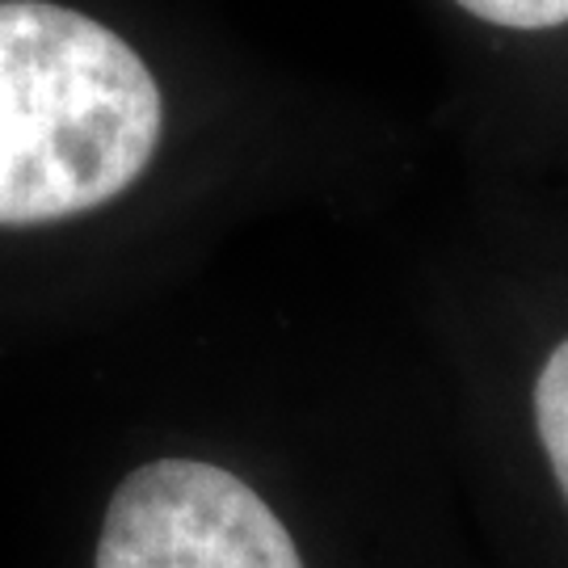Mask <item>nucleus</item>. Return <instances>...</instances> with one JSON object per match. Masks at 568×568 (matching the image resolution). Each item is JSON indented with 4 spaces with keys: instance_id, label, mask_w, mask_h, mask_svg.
Wrapping results in <instances>:
<instances>
[{
    "instance_id": "obj_1",
    "label": "nucleus",
    "mask_w": 568,
    "mask_h": 568,
    "mask_svg": "<svg viewBox=\"0 0 568 568\" xmlns=\"http://www.w3.org/2000/svg\"><path fill=\"white\" fill-rule=\"evenodd\" d=\"M161 126V84L110 26L0 0V227L114 203L152 164Z\"/></svg>"
},
{
    "instance_id": "obj_2",
    "label": "nucleus",
    "mask_w": 568,
    "mask_h": 568,
    "mask_svg": "<svg viewBox=\"0 0 568 568\" xmlns=\"http://www.w3.org/2000/svg\"><path fill=\"white\" fill-rule=\"evenodd\" d=\"M93 568H304L283 518L203 459L135 467L110 497Z\"/></svg>"
},
{
    "instance_id": "obj_3",
    "label": "nucleus",
    "mask_w": 568,
    "mask_h": 568,
    "mask_svg": "<svg viewBox=\"0 0 568 568\" xmlns=\"http://www.w3.org/2000/svg\"><path fill=\"white\" fill-rule=\"evenodd\" d=\"M535 429H539V447L548 455L551 476L568 501V337L548 354V363L535 379Z\"/></svg>"
},
{
    "instance_id": "obj_4",
    "label": "nucleus",
    "mask_w": 568,
    "mask_h": 568,
    "mask_svg": "<svg viewBox=\"0 0 568 568\" xmlns=\"http://www.w3.org/2000/svg\"><path fill=\"white\" fill-rule=\"evenodd\" d=\"M471 18L501 30H556L568 26V0H455Z\"/></svg>"
}]
</instances>
